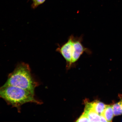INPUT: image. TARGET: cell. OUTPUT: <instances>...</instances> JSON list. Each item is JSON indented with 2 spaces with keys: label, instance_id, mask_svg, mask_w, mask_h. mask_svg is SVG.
Wrapping results in <instances>:
<instances>
[{
  "label": "cell",
  "instance_id": "cell-1",
  "mask_svg": "<svg viewBox=\"0 0 122 122\" xmlns=\"http://www.w3.org/2000/svg\"><path fill=\"white\" fill-rule=\"evenodd\" d=\"M0 98L5 100L7 104L16 108L18 112H21V107L27 103L41 105L42 101L36 98L35 94L26 90L10 85L0 87Z\"/></svg>",
  "mask_w": 122,
  "mask_h": 122
},
{
  "label": "cell",
  "instance_id": "cell-2",
  "mask_svg": "<svg viewBox=\"0 0 122 122\" xmlns=\"http://www.w3.org/2000/svg\"><path fill=\"white\" fill-rule=\"evenodd\" d=\"M39 85L32 74L30 66L21 62L16 65L13 72L9 74L4 85L17 87L35 94V89Z\"/></svg>",
  "mask_w": 122,
  "mask_h": 122
},
{
  "label": "cell",
  "instance_id": "cell-3",
  "mask_svg": "<svg viewBox=\"0 0 122 122\" xmlns=\"http://www.w3.org/2000/svg\"><path fill=\"white\" fill-rule=\"evenodd\" d=\"M83 36L80 37L74 36L72 45V64L74 63L78 60L84 52L88 54L91 53L90 50L86 48L82 43Z\"/></svg>",
  "mask_w": 122,
  "mask_h": 122
},
{
  "label": "cell",
  "instance_id": "cell-4",
  "mask_svg": "<svg viewBox=\"0 0 122 122\" xmlns=\"http://www.w3.org/2000/svg\"><path fill=\"white\" fill-rule=\"evenodd\" d=\"M74 36L73 35H71L67 41L62 46H58V47L56 50V51L62 55L70 66L72 64V45Z\"/></svg>",
  "mask_w": 122,
  "mask_h": 122
},
{
  "label": "cell",
  "instance_id": "cell-5",
  "mask_svg": "<svg viewBox=\"0 0 122 122\" xmlns=\"http://www.w3.org/2000/svg\"><path fill=\"white\" fill-rule=\"evenodd\" d=\"M84 112L87 115L89 122H101V115L93 110L90 103L86 104Z\"/></svg>",
  "mask_w": 122,
  "mask_h": 122
},
{
  "label": "cell",
  "instance_id": "cell-6",
  "mask_svg": "<svg viewBox=\"0 0 122 122\" xmlns=\"http://www.w3.org/2000/svg\"><path fill=\"white\" fill-rule=\"evenodd\" d=\"M90 104L93 110L100 115L102 114L107 105L98 101L90 103Z\"/></svg>",
  "mask_w": 122,
  "mask_h": 122
},
{
  "label": "cell",
  "instance_id": "cell-7",
  "mask_svg": "<svg viewBox=\"0 0 122 122\" xmlns=\"http://www.w3.org/2000/svg\"><path fill=\"white\" fill-rule=\"evenodd\" d=\"M102 115L106 118L107 122L112 121L114 116L112 106L107 105Z\"/></svg>",
  "mask_w": 122,
  "mask_h": 122
},
{
  "label": "cell",
  "instance_id": "cell-8",
  "mask_svg": "<svg viewBox=\"0 0 122 122\" xmlns=\"http://www.w3.org/2000/svg\"><path fill=\"white\" fill-rule=\"evenodd\" d=\"M112 107L114 116L122 114V100L113 105Z\"/></svg>",
  "mask_w": 122,
  "mask_h": 122
},
{
  "label": "cell",
  "instance_id": "cell-9",
  "mask_svg": "<svg viewBox=\"0 0 122 122\" xmlns=\"http://www.w3.org/2000/svg\"><path fill=\"white\" fill-rule=\"evenodd\" d=\"M32 1V7L35 9L38 6L42 4L45 2L46 0H31Z\"/></svg>",
  "mask_w": 122,
  "mask_h": 122
},
{
  "label": "cell",
  "instance_id": "cell-10",
  "mask_svg": "<svg viewBox=\"0 0 122 122\" xmlns=\"http://www.w3.org/2000/svg\"><path fill=\"white\" fill-rule=\"evenodd\" d=\"M76 122H89V120L87 114L84 112L83 113L78 119Z\"/></svg>",
  "mask_w": 122,
  "mask_h": 122
}]
</instances>
